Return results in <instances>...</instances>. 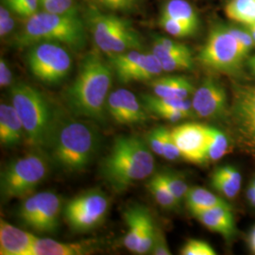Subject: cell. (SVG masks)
<instances>
[{
  "label": "cell",
  "instance_id": "34",
  "mask_svg": "<svg viewBox=\"0 0 255 255\" xmlns=\"http://www.w3.org/2000/svg\"><path fill=\"white\" fill-rule=\"evenodd\" d=\"M43 10L59 14L78 13L74 0H39Z\"/></svg>",
  "mask_w": 255,
  "mask_h": 255
},
{
  "label": "cell",
  "instance_id": "47",
  "mask_svg": "<svg viewBox=\"0 0 255 255\" xmlns=\"http://www.w3.org/2000/svg\"><path fill=\"white\" fill-rule=\"evenodd\" d=\"M247 133V136L249 138V140L251 141V143L255 146V123L249 126V127L243 128Z\"/></svg>",
  "mask_w": 255,
  "mask_h": 255
},
{
  "label": "cell",
  "instance_id": "41",
  "mask_svg": "<svg viewBox=\"0 0 255 255\" xmlns=\"http://www.w3.org/2000/svg\"><path fill=\"white\" fill-rule=\"evenodd\" d=\"M168 161H176L182 157L181 152L174 141L173 137L171 134V130L168 128L164 134V146H163V156Z\"/></svg>",
  "mask_w": 255,
  "mask_h": 255
},
{
  "label": "cell",
  "instance_id": "25",
  "mask_svg": "<svg viewBox=\"0 0 255 255\" xmlns=\"http://www.w3.org/2000/svg\"><path fill=\"white\" fill-rule=\"evenodd\" d=\"M142 102L146 109L157 116H161L165 112L170 111H183L192 114V102L188 100L178 99H165L157 96L144 95L142 97Z\"/></svg>",
  "mask_w": 255,
  "mask_h": 255
},
{
  "label": "cell",
  "instance_id": "51",
  "mask_svg": "<svg viewBox=\"0 0 255 255\" xmlns=\"http://www.w3.org/2000/svg\"><path fill=\"white\" fill-rule=\"evenodd\" d=\"M244 27H246L247 29L250 31L251 35L253 36L255 42V23L252 24V25H249V26H244Z\"/></svg>",
  "mask_w": 255,
  "mask_h": 255
},
{
  "label": "cell",
  "instance_id": "5",
  "mask_svg": "<svg viewBox=\"0 0 255 255\" xmlns=\"http://www.w3.org/2000/svg\"><path fill=\"white\" fill-rule=\"evenodd\" d=\"M9 95L22 121L27 145L44 148L54 127L57 113L41 92L26 83L11 85Z\"/></svg>",
  "mask_w": 255,
  "mask_h": 255
},
{
  "label": "cell",
  "instance_id": "28",
  "mask_svg": "<svg viewBox=\"0 0 255 255\" xmlns=\"http://www.w3.org/2000/svg\"><path fill=\"white\" fill-rule=\"evenodd\" d=\"M229 150V141L227 136L218 128L208 127V143L206 148V160L219 161L227 154Z\"/></svg>",
  "mask_w": 255,
  "mask_h": 255
},
{
  "label": "cell",
  "instance_id": "13",
  "mask_svg": "<svg viewBox=\"0 0 255 255\" xmlns=\"http://www.w3.org/2000/svg\"><path fill=\"white\" fill-rule=\"evenodd\" d=\"M171 134L182 158L192 164H201L206 160L208 127L197 123H185L171 129Z\"/></svg>",
  "mask_w": 255,
  "mask_h": 255
},
{
  "label": "cell",
  "instance_id": "4",
  "mask_svg": "<svg viewBox=\"0 0 255 255\" xmlns=\"http://www.w3.org/2000/svg\"><path fill=\"white\" fill-rule=\"evenodd\" d=\"M86 38V27L79 13L59 14L41 10L26 20L13 42L20 48L50 42L81 50Z\"/></svg>",
  "mask_w": 255,
  "mask_h": 255
},
{
  "label": "cell",
  "instance_id": "48",
  "mask_svg": "<svg viewBox=\"0 0 255 255\" xmlns=\"http://www.w3.org/2000/svg\"><path fill=\"white\" fill-rule=\"evenodd\" d=\"M247 66L251 74L255 78V54L249 56L247 59Z\"/></svg>",
  "mask_w": 255,
  "mask_h": 255
},
{
  "label": "cell",
  "instance_id": "26",
  "mask_svg": "<svg viewBox=\"0 0 255 255\" xmlns=\"http://www.w3.org/2000/svg\"><path fill=\"white\" fill-rule=\"evenodd\" d=\"M224 11L231 21L242 26L255 23V0H231L226 4Z\"/></svg>",
  "mask_w": 255,
  "mask_h": 255
},
{
  "label": "cell",
  "instance_id": "45",
  "mask_svg": "<svg viewBox=\"0 0 255 255\" xmlns=\"http://www.w3.org/2000/svg\"><path fill=\"white\" fill-rule=\"evenodd\" d=\"M12 82V73L7 64L6 60L1 58L0 60V86L8 87Z\"/></svg>",
  "mask_w": 255,
  "mask_h": 255
},
{
  "label": "cell",
  "instance_id": "8",
  "mask_svg": "<svg viewBox=\"0 0 255 255\" xmlns=\"http://www.w3.org/2000/svg\"><path fill=\"white\" fill-rule=\"evenodd\" d=\"M237 39L229 31L227 26L216 25L198 55V61L210 70L224 74L240 71L248 59Z\"/></svg>",
  "mask_w": 255,
  "mask_h": 255
},
{
  "label": "cell",
  "instance_id": "7",
  "mask_svg": "<svg viewBox=\"0 0 255 255\" xmlns=\"http://www.w3.org/2000/svg\"><path fill=\"white\" fill-rule=\"evenodd\" d=\"M47 161L46 156L30 153L6 164L0 177L2 199L8 201L27 198L31 195L48 174Z\"/></svg>",
  "mask_w": 255,
  "mask_h": 255
},
{
  "label": "cell",
  "instance_id": "17",
  "mask_svg": "<svg viewBox=\"0 0 255 255\" xmlns=\"http://www.w3.org/2000/svg\"><path fill=\"white\" fill-rule=\"evenodd\" d=\"M25 139V129L13 105H0V143L3 146H17Z\"/></svg>",
  "mask_w": 255,
  "mask_h": 255
},
{
  "label": "cell",
  "instance_id": "18",
  "mask_svg": "<svg viewBox=\"0 0 255 255\" xmlns=\"http://www.w3.org/2000/svg\"><path fill=\"white\" fill-rule=\"evenodd\" d=\"M195 217L208 230L218 233L225 238L234 237L236 233V224L231 206L214 207L198 213Z\"/></svg>",
  "mask_w": 255,
  "mask_h": 255
},
{
  "label": "cell",
  "instance_id": "37",
  "mask_svg": "<svg viewBox=\"0 0 255 255\" xmlns=\"http://www.w3.org/2000/svg\"><path fill=\"white\" fill-rule=\"evenodd\" d=\"M211 182L212 186L227 199H235L239 192L232 182L218 173L217 171H215L212 175Z\"/></svg>",
  "mask_w": 255,
  "mask_h": 255
},
{
  "label": "cell",
  "instance_id": "46",
  "mask_svg": "<svg viewBox=\"0 0 255 255\" xmlns=\"http://www.w3.org/2000/svg\"><path fill=\"white\" fill-rule=\"evenodd\" d=\"M247 199L249 202L255 208V184L252 182L247 191Z\"/></svg>",
  "mask_w": 255,
  "mask_h": 255
},
{
  "label": "cell",
  "instance_id": "52",
  "mask_svg": "<svg viewBox=\"0 0 255 255\" xmlns=\"http://www.w3.org/2000/svg\"><path fill=\"white\" fill-rule=\"evenodd\" d=\"M253 182H254V183H255V180H254V181H253Z\"/></svg>",
  "mask_w": 255,
  "mask_h": 255
},
{
  "label": "cell",
  "instance_id": "12",
  "mask_svg": "<svg viewBox=\"0 0 255 255\" xmlns=\"http://www.w3.org/2000/svg\"><path fill=\"white\" fill-rule=\"evenodd\" d=\"M114 73L122 83L152 81L164 69L152 52L143 53L139 49L109 56Z\"/></svg>",
  "mask_w": 255,
  "mask_h": 255
},
{
  "label": "cell",
  "instance_id": "15",
  "mask_svg": "<svg viewBox=\"0 0 255 255\" xmlns=\"http://www.w3.org/2000/svg\"><path fill=\"white\" fill-rule=\"evenodd\" d=\"M227 94L218 81L208 78L193 95L192 108L201 119H217L227 109Z\"/></svg>",
  "mask_w": 255,
  "mask_h": 255
},
{
  "label": "cell",
  "instance_id": "1",
  "mask_svg": "<svg viewBox=\"0 0 255 255\" xmlns=\"http://www.w3.org/2000/svg\"><path fill=\"white\" fill-rule=\"evenodd\" d=\"M99 147L100 135L92 125L58 115L44 149L55 166L77 173L91 164Z\"/></svg>",
  "mask_w": 255,
  "mask_h": 255
},
{
  "label": "cell",
  "instance_id": "22",
  "mask_svg": "<svg viewBox=\"0 0 255 255\" xmlns=\"http://www.w3.org/2000/svg\"><path fill=\"white\" fill-rule=\"evenodd\" d=\"M148 213L147 209L140 205L132 206L124 212L128 232L124 237L123 244L130 253L136 254L142 237L144 222Z\"/></svg>",
  "mask_w": 255,
  "mask_h": 255
},
{
  "label": "cell",
  "instance_id": "9",
  "mask_svg": "<svg viewBox=\"0 0 255 255\" xmlns=\"http://www.w3.org/2000/svg\"><path fill=\"white\" fill-rule=\"evenodd\" d=\"M27 64L32 76L48 85L59 84L71 71L72 59L63 45L50 42L28 46Z\"/></svg>",
  "mask_w": 255,
  "mask_h": 255
},
{
  "label": "cell",
  "instance_id": "11",
  "mask_svg": "<svg viewBox=\"0 0 255 255\" xmlns=\"http://www.w3.org/2000/svg\"><path fill=\"white\" fill-rule=\"evenodd\" d=\"M63 202L53 192L29 195L19 207L18 217L23 225L39 233H54L59 227Z\"/></svg>",
  "mask_w": 255,
  "mask_h": 255
},
{
  "label": "cell",
  "instance_id": "32",
  "mask_svg": "<svg viewBox=\"0 0 255 255\" xmlns=\"http://www.w3.org/2000/svg\"><path fill=\"white\" fill-rule=\"evenodd\" d=\"M156 232H157V227L155 225L154 220L152 219L151 215L148 213L144 222L142 237L137 249L136 255L150 254L154 243Z\"/></svg>",
  "mask_w": 255,
  "mask_h": 255
},
{
  "label": "cell",
  "instance_id": "49",
  "mask_svg": "<svg viewBox=\"0 0 255 255\" xmlns=\"http://www.w3.org/2000/svg\"><path fill=\"white\" fill-rule=\"evenodd\" d=\"M249 245H250V248H251L252 252L255 254V226L254 227V229L252 230L251 234H250V237H249Z\"/></svg>",
  "mask_w": 255,
  "mask_h": 255
},
{
  "label": "cell",
  "instance_id": "42",
  "mask_svg": "<svg viewBox=\"0 0 255 255\" xmlns=\"http://www.w3.org/2000/svg\"><path fill=\"white\" fill-rule=\"evenodd\" d=\"M11 10L7 6L0 7V36L1 38L9 35L14 28V20L11 15Z\"/></svg>",
  "mask_w": 255,
  "mask_h": 255
},
{
  "label": "cell",
  "instance_id": "3",
  "mask_svg": "<svg viewBox=\"0 0 255 255\" xmlns=\"http://www.w3.org/2000/svg\"><path fill=\"white\" fill-rule=\"evenodd\" d=\"M154 169V157L146 141L137 135H120L102 161L101 175L114 191L123 192Z\"/></svg>",
  "mask_w": 255,
  "mask_h": 255
},
{
  "label": "cell",
  "instance_id": "19",
  "mask_svg": "<svg viewBox=\"0 0 255 255\" xmlns=\"http://www.w3.org/2000/svg\"><path fill=\"white\" fill-rule=\"evenodd\" d=\"M155 96L165 99L187 100L196 91L192 82L182 76L156 78L150 84Z\"/></svg>",
  "mask_w": 255,
  "mask_h": 255
},
{
  "label": "cell",
  "instance_id": "38",
  "mask_svg": "<svg viewBox=\"0 0 255 255\" xmlns=\"http://www.w3.org/2000/svg\"><path fill=\"white\" fill-rule=\"evenodd\" d=\"M229 31L234 35L237 40V42L240 44L243 50L245 51L248 56H250L251 51L255 47V42L253 36L251 35L250 31L246 27H235V26H227Z\"/></svg>",
  "mask_w": 255,
  "mask_h": 255
},
{
  "label": "cell",
  "instance_id": "27",
  "mask_svg": "<svg viewBox=\"0 0 255 255\" xmlns=\"http://www.w3.org/2000/svg\"><path fill=\"white\" fill-rule=\"evenodd\" d=\"M147 187L153 196L155 201L162 207L166 209H174L180 204L168 189L162 174H155L147 183Z\"/></svg>",
  "mask_w": 255,
  "mask_h": 255
},
{
  "label": "cell",
  "instance_id": "33",
  "mask_svg": "<svg viewBox=\"0 0 255 255\" xmlns=\"http://www.w3.org/2000/svg\"><path fill=\"white\" fill-rule=\"evenodd\" d=\"M159 25L165 32H167L169 35L175 38H186V37L193 36L197 32L191 27H187L186 25L182 24L181 22L164 15L160 16Z\"/></svg>",
  "mask_w": 255,
  "mask_h": 255
},
{
  "label": "cell",
  "instance_id": "50",
  "mask_svg": "<svg viewBox=\"0 0 255 255\" xmlns=\"http://www.w3.org/2000/svg\"><path fill=\"white\" fill-rule=\"evenodd\" d=\"M3 1H4V5L7 6L10 10L13 9L18 2V0H3Z\"/></svg>",
  "mask_w": 255,
  "mask_h": 255
},
{
  "label": "cell",
  "instance_id": "35",
  "mask_svg": "<svg viewBox=\"0 0 255 255\" xmlns=\"http://www.w3.org/2000/svg\"><path fill=\"white\" fill-rule=\"evenodd\" d=\"M161 174L164 178V182L166 183L168 189L172 193L174 198L180 203L185 198L187 191L189 189L186 182L178 175H175L170 172Z\"/></svg>",
  "mask_w": 255,
  "mask_h": 255
},
{
  "label": "cell",
  "instance_id": "24",
  "mask_svg": "<svg viewBox=\"0 0 255 255\" xmlns=\"http://www.w3.org/2000/svg\"><path fill=\"white\" fill-rule=\"evenodd\" d=\"M186 205L190 210L193 216L202 211L211 209L218 206H230L228 202L221 199L219 196L215 195L209 190L195 186L188 189L187 194L184 198Z\"/></svg>",
  "mask_w": 255,
  "mask_h": 255
},
{
  "label": "cell",
  "instance_id": "14",
  "mask_svg": "<svg viewBox=\"0 0 255 255\" xmlns=\"http://www.w3.org/2000/svg\"><path fill=\"white\" fill-rule=\"evenodd\" d=\"M106 111L118 124L140 125L148 119L147 110L143 102L129 90L120 88L112 92L107 99Z\"/></svg>",
  "mask_w": 255,
  "mask_h": 255
},
{
  "label": "cell",
  "instance_id": "30",
  "mask_svg": "<svg viewBox=\"0 0 255 255\" xmlns=\"http://www.w3.org/2000/svg\"><path fill=\"white\" fill-rule=\"evenodd\" d=\"M151 52L156 57L160 55L172 54V53H182V54L192 53L190 48L185 46L184 44L163 36H155L153 38Z\"/></svg>",
  "mask_w": 255,
  "mask_h": 255
},
{
  "label": "cell",
  "instance_id": "20",
  "mask_svg": "<svg viewBox=\"0 0 255 255\" xmlns=\"http://www.w3.org/2000/svg\"><path fill=\"white\" fill-rule=\"evenodd\" d=\"M94 242L65 243L49 238H37L31 255H84L93 252Z\"/></svg>",
  "mask_w": 255,
  "mask_h": 255
},
{
  "label": "cell",
  "instance_id": "43",
  "mask_svg": "<svg viewBox=\"0 0 255 255\" xmlns=\"http://www.w3.org/2000/svg\"><path fill=\"white\" fill-rule=\"evenodd\" d=\"M216 171L221 176H223L224 178H226L237 187L238 190H240L241 184H242V176L237 168H235L232 165H223L221 167H219Z\"/></svg>",
  "mask_w": 255,
  "mask_h": 255
},
{
  "label": "cell",
  "instance_id": "36",
  "mask_svg": "<svg viewBox=\"0 0 255 255\" xmlns=\"http://www.w3.org/2000/svg\"><path fill=\"white\" fill-rule=\"evenodd\" d=\"M182 255H216V251L212 248L208 242L190 239L186 241L181 251Z\"/></svg>",
  "mask_w": 255,
  "mask_h": 255
},
{
  "label": "cell",
  "instance_id": "39",
  "mask_svg": "<svg viewBox=\"0 0 255 255\" xmlns=\"http://www.w3.org/2000/svg\"><path fill=\"white\" fill-rule=\"evenodd\" d=\"M166 129L165 127L155 128L146 137V142L150 149L153 153L159 156H163L164 134Z\"/></svg>",
  "mask_w": 255,
  "mask_h": 255
},
{
  "label": "cell",
  "instance_id": "2",
  "mask_svg": "<svg viewBox=\"0 0 255 255\" xmlns=\"http://www.w3.org/2000/svg\"><path fill=\"white\" fill-rule=\"evenodd\" d=\"M113 67L100 53L91 51L79 67L66 91V103L74 116L103 123L114 76Z\"/></svg>",
  "mask_w": 255,
  "mask_h": 255
},
{
  "label": "cell",
  "instance_id": "31",
  "mask_svg": "<svg viewBox=\"0 0 255 255\" xmlns=\"http://www.w3.org/2000/svg\"><path fill=\"white\" fill-rule=\"evenodd\" d=\"M96 8L110 11L128 12L136 9L141 0H86Z\"/></svg>",
  "mask_w": 255,
  "mask_h": 255
},
{
  "label": "cell",
  "instance_id": "40",
  "mask_svg": "<svg viewBox=\"0 0 255 255\" xmlns=\"http://www.w3.org/2000/svg\"><path fill=\"white\" fill-rule=\"evenodd\" d=\"M39 0H18L17 4L11 11L16 13L21 18L27 20L39 11Z\"/></svg>",
  "mask_w": 255,
  "mask_h": 255
},
{
  "label": "cell",
  "instance_id": "44",
  "mask_svg": "<svg viewBox=\"0 0 255 255\" xmlns=\"http://www.w3.org/2000/svg\"><path fill=\"white\" fill-rule=\"evenodd\" d=\"M151 255H170L171 252L167 246V242L165 240L164 233L157 228L156 236H155L154 243L150 252Z\"/></svg>",
  "mask_w": 255,
  "mask_h": 255
},
{
  "label": "cell",
  "instance_id": "16",
  "mask_svg": "<svg viewBox=\"0 0 255 255\" xmlns=\"http://www.w3.org/2000/svg\"><path fill=\"white\" fill-rule=\"evenodd\" d=\"M38 237L7 221H0V255H31Z\"/></svg>",
  "mask_w": 255,
  "mask_h": 255
},
{
  "label": "cell",
  "instance_id": "29",
  "mask_svg": "<svg viewBox=\"0 0 255 255\" xmlns=\"http://www.w3.org/2000/svg\"><path fill=\"white\" fill-rule=\"evenodd\" d=\"M157 58L160 61L164 72L189 71L194 68V59L192 53L164 54L158 56Z\"/></svg>",
  "mask_w": 255,
  "mask_h": 255
},
{
  "label": "cell",
  "instance_id": "21",
  "mask_svg": "<svg viewBox=\"0 0 255 255\" xmlns=\"http://www.w3.org/2000/svg\"><path fill=\"white\" fill-rule=\"evenodd\" d=\"M234 116L243 128L255 123V85L238 86L235 91Z\"/></svg>",
  "mask_w": 255,
  "mask_h": 255
},
{
  "label": "cell",
  "instance_id": "6",
  "mask_svg": "<svg viewBox=\"0 0 255 255\" xmlns=\"http://www.w3.org/2000/svg\"><path fill=\"white\" fill-rule=\"evenodd\" d=\"M85 17L94 42L101 52L112 56L142 47L140 34L126 19L105 13L96 7H92Z\"/></svg>",
  "mask_w": 255,
  "mask_h": 255
},
{
  "label": "cell",
  "instance_id": "10",
  "mask_svg": "<svg viewBox=\"0 0 255 255\" xmlns=\"http://www.w3.org/2000/svg\"><path fill=\"white\" fill-rule=\"evenodd\" d=\"M109 207L106 194L100 189H92L66 203L64 218L72 231L86 233L101 225L107 217Z\"/></svg>",
  "mask_w": 255,
  "mask_h": 255
},
{
  "label": "cell",
  "instance_id": "23",
  "mask_svg": "<svg viewBox=\"0 0 255 255\" xmlns=\"http://www.w3.org/2000/svg\"><path fill=\"white\" fill-rule=\"evenodd\" d=\"M161 15L177 20L198 31L200 17L195 8L185 0H168L163 6Z\"/></svg>",
  "mask_w": 255,
  "mask_h": 255
}]
</instances>
